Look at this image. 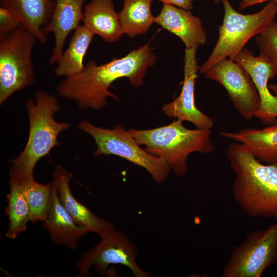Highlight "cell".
Listing matches in <instances>:
<instances>
[{
	"instance_id": "obj_19",
	"label": "cell",
	"mask_w": 277,
	"mask_h": 277,
	"mask_svg": "<svg viewBox=\"0 0 277 277\" xmlns=\"http://www.w3.org/2000/svg\"><path fill=\"white\" fill-rule=\"evenodd\" d=\"M220 135L243 144L261 162L277 164V124L261 129L245 128L237 132L222 131Z\"/></svg>"
},
{
	"instance_id": "obj_14",
	"label": "cell",
	"mask_w": 277,
	"mask_h": 277,
	"mask_svg": "<svg viewBox=\"0 0 277 277\" xmlns=\"http://www.w3.org/2000/svg\"><path fill=\"white\" fill-rule=\"evenodd\" d=\"M155 23L177 36L186 48H198L206 42L207 34L202 21L190 10L163 4L160 13L155 17Z\"/></svg>"
},
{
	"instance_id": "obj_23",
	"label": "cell",
	"mask_w": 277,
	"mask_h": 277,
	"mask_svg": "<svg viewBox=\"0 0 277 277\" xmlns=\"http://www.w3.org/2000/svg\"><path fill=\"white\" fill-rule=\"evenodd\" d=\"M19 183H22L23 194L30 209V222H45L47 217L53 182L43 184L32 176Z\"/></svg>"
},
{
	"instance_id": "obj_20",
	"label": "cell",
	"mask_w": 277,
	"mask_h": 277,
	"mask_svg": "<svg viewBox=\"0 0 277 277\" xmlns=\"http://www.w3.org/2000/svg\"><path fill=\"white\" fill-rule=\"evenodd\" d=\"M94 34L84 25L75 30L67 49L57 61L54 73L57 77L77 74L84 69L83 60Z\"/></svg>"
},
{
	"instance_id": "obj_1",
	"label": "cell",
	"mask_w": 277,
	"mask_h": 277,
	"mask_svg": "<svg viewBox=\"0 0 277 277\" xmlns=\"http://www.w3.org/2000/svg\"><path fill=\"white\" fill-rule=\"evenodd\" d=\"M149 43L131 51L121 58L100 65L90 60L80 73L65 77L56 87L58 95L76 102L78 109L98 110L107 104V98L118 100L109 90L112 83L127 78L134 87L143 85L147 70L155 63Z\"/></svg>"
},
{
	"instance_id": "obj_17",
	"label": "cell",
	"mask_w": 277,
	"mask_h": 277,
	"mask_svg": "<svg viewBox=\"0 0 277 277\" xmlns=\"http://www.w3.org/2000/svg\"><path fill=\"white\" fill-rule=\"evenodd\" d=\"M56 0H1V6L13 12L20 21V26L33 34L42 43L46 37L43 29L50 22Z\"/></svg>"
},
{
	"instance_id": "obj_18",
	"label": "cell",
	"mask_w": 277,
	"mask_h": 277,
	"mask_svg": "<svg viewBox=\"0 0 277 277\" xmlns=\"http://www.w3.org/2000/svg\"><path fill=\"white\" fill-rule=\"evenodd\" d=\"M83 25L104 41L113 43L123 35L112 0H91L84 6Z\"/></svg>"
},
{
	"instance_id": "obj_15",
	"label": "cell",
	"mask_w": 277,
	"mask_h": 277,
	"mask_svg": "<svg viewBox=\"0 0 277 277\" xmlns=\"http://www.w3.org/2000/svg\"><path fill=\"white\" fill-rule=\"evenodd\" d=\"M52 182L47 217L43 222V226L49 232L53 243L75 250L80 239L89 232L78 225L63 206L58 197L56 183L54 180Z\"/></svg>"
},
{
	"instance_id": "obj_7",
	"label": "cell",
	"mask_w": 277,
	"mask_h": 277,
	"mask_svg": "<svg viewBox=\"0 0 277 277\" xmlns=\"http://www.w3.org/2000/svg\"><path fill=\"white\" fill-rule=\"evenodd\" d=\"M77 127L91 135L97 149L95 156L114 155L144 168L157 184L165 182L171 171L166 162L148 153L123 126L113 129L96 126L87 121L80 122Z\"/></svg>"
},
{
	"instance_id": "obj_11",
	"label": "cell",
	"mask_w": 277,
	"mask_h": 277,
	"mask_svg": "<svg viewBox=\"0 0 277 277\" xmlns=\"http://www.w3.org/2000/svg\"><path fill=\"white\" fill-rule=\"evenodd\" d=\"M197 47L186 48L184 58V80L181 91L173 101L164 104L162 111L168 117L187 121L197 128L211 129L213 118L201 111L195 101V86L200 67L196 57Z\"/></svg>"
},
{
	"instance_id": "obj_9",
	"label": "cell",
	"mask_w": 277,
	"mask_h": 277,
	"mask_svg": "<svg viewBox=\"0 0 277 277\" xmlns=\"http://www.w3.org/2000/svg\"><path fill=\"white\" fill-rule=\"evenodd\" d=\"M138 252L128 237L115 228L101 238L93 248L85 251L76 263L77 276H90L94 267L100 274L104 275L108 267L120 264L128 267L135 277H149L150 273L142 269L137 264Z\"/></svg>"
},
{
	"instance_id": "obj_28",
	"label": "cell",
	"mask_w": 277,
	"mask_h": 277,
	"mask_svg": "<svg viewBox=\"0 0 277 277\" xmlns=\"http://www.w3.org/2000/svg\"><path fill=\"white\" fill-rule=\"evenodd\" d=\"M269 88L272 93L277 96V83H271L269 85Z\"/></svg>"
},
{
	"instance_id": "obj_25",
	"label": "cell",
	"mask_w": 277,
	"mask_h": 277,
	"mask_svg": "<svg viewBox=\"0 0 277 277\" xmlns=\"http://www.w3.org/2000/svg\"><path fill=\"white\" fill-rule=\"evenodd\" d=\"M21 25L18 17L11 11L0 7V34L12 31Z\"/></svg>"
},
{
	"instance_id": "obj_29",
	"label": "cell",
	"mask_w": 277,
	"mask_h": 277,
	"mask_svg": "<svg viewBox=\"0 0 277 277\" xmlns=\"http://www.w3.org/2000/svg\"><path fill=\"white\" fill-rule=\"evenodd\" d=\"M216 3L222 2L223 0H213Z\"/></svg>"
},
{
	"instance_id": "obj_2",
	"label": "cell",
	"mask_w": 277,
	"mask_h": 277,
	"mask_svg": "<svg viewBox=\"0 0 277 277\" xmlns=\"http://www.w3.org/2000/svg\"><path fill=\"white\" fill-rule=\"evenodd\" d=\"M226 155L235 174L232 191L240 207L252 218L277 220V164L261 162L236 142L228 145Z\"/></svg>"
},
{
	"instance_id": "obj_10",
	"label": "cell",
	"mask_w": 277,
	"mask_h": 277,
	"mask_svg": "<svg viewBox=\"0 0 277 277\" xmlns=\"http://www.w3.org/2000/svg\"><path fill=\"white\" fill-rule=\"evenodd\" d=\"M204 75L224 88L242 118L249 120L255 116L260 107L259 94L251 77L241 65L225 58L210 68Z\"/></svg>"
},
{
	"instance_id": "obj_24",
	"label": "cell",
	"mask_w": 277,
	"mask_h": 277,
	"mask_svg": "<svg viewBox=\"0 0 277 277\" xmlns=\"http://www.w3.org/2000/svg\"><path fill=\"white\" fill-rule=\"evenodd\" d=\"M260 54L266 57L277 71V21H273L255 39Z\"/></svg>"
},
{
	"instance_id": "obj_22",
	"label": "cell",
	"mask_w": 277,
	"mask_h": 277,
	"mask_svg": "<svg viewBox=\"0 0 277 277\" xmlns=\"http://www.w3.org/2000/svg\"><path fill=\"white\" fill-rule=\"evenodd\" d=\"M10 192L7 196V206L5 209L9 224L6 236L15 239L26 231L30 221V212L24 195L21 183L9 180Z\"/></svg>"
},
{
	"instance_id": "obj_21",
	"label": "cell",
	"mask_w": 277,
	"mask_h": 277,
	"mask_svg": "<svg viewBox=\"0 0 277 277\" xmlns=\"http://www.w3.org/2000/svg\"><path fill=\"white\" fill-rule=\"evenodd\" d=\"M153 0H123V7L118 13L123 34L130 38L146 34L155 17L151 11Z\"/></svg>"
},
{
	"instance_id": "obj_13",
	"label": "cell",
	"mask_w": 277,
	"mask_h": 277,
	"mask_svg": "<svg viewBox=\"0 0 277 277\" xmlns=\"http://www.w3.org/2000/svg\"><path fill=\"white\" fill-rule=\"evenodd\" d=\"M71 174L58 166L53 173L57 194L63 206L80 226L102 238L115 228L113 223L94 214L73 195L69 186Z\"/></svg>"
},
{
	"instance_id": "obj_6",
	"label": "cell",
	"mask_w": 277,
	"mask_h": 277,
	"mask_svg": "<svg viewBox=\"0 0 277 277\" xmlns=\"http://www.w3.org/2000/svg\"><path fill=\"white\" fill-rule=\"evenodd\" d=\"M36 37L19 26L0 34V104L35 81L32 52Z\"/></svg>"
},
{
	"instance_id": "obj_12",
	"label": "cell",
	"mask_w": 277,
	"mask_h": 277,
	"mask_svg": "<svg viewBox=\"0 0 277 277\" xmlns=\"http://www.w3.org/2000/svg\"><path fill=\"white\" fill-rule=\"evenodd\" d=\"M249 74L260 98V107L255 114L265 125L277 124V96L269 88V81L277 75L273 65L264 56H254L248 49H243L234 60Z\"/></svg>"
},
{
	"instance_id": "obj_16",
	"label": "cell",
	"mask_w": 277,
	"mask_h": 277,
	"mask_svg": "<svg viewBox=\"0 0 277 277\" xmlns=\"http://www.w3.org/2000/svg\"><path fill=\"white\" fill-rule=\"evenodd\" d=\"M84 0H56L54 10L50 22L43 29L44 35L52 33L54 46L49 62H57L63 52L65 41L72 30H75L83 22Z\"/></svg>"
},
{
	"instance_id": "obj_3",
	"label": "cell",
	"mask_w": 277,
	"mask_h": 277,
	"mask_svg": "<svg viewBox=\"0 0 277 277\" xmlns=\"http://www.w3.org/2000/svg\"><path fill=\"white\" fill-rule=\"evenodd\" d=\"M35 100L25 102L29 122L28 140L21 154L11 161L10 180L17 182L33 176L38 162L60 145L59 134L70 127L68 123L58 122L54 117L60 109L56 96L40 90L36 93Z\"/></svg>"
},
{
	"instance_id": "obj_26",
	"label": "cell",
	"mask_w": 277,
	"mask_h": 277,
	"mask_svg": "<svg viewBox=\"0 0 277 277\" xmlns=\"http://www.w3.org/2000/svg\"><path fill=\"white\" fill-rule=\"evenodd\" d=\"M163 4L172 5L179 8L191 10L193 8V2L195 0H157Z\"/></svg>"
},
{
	"instance_id": "obj_5",
	"label": "cell",
	"mask_w": 277,
	"mask_h": 277,
	"mask_svg": "<svg viewBox=\"0 0 277 277\" xmlns=\"http://www.w3.org/2000/svg\"><path fill=\"white\" fill-rule=\"evenodd\" d=\"M224 17L218 27L216 44L207 60L200 67L204 74L220 61L229 58L234 60L253 37L263 32L275 20L277 6L268 2L261 10L252 14H244L237 11L229 0H223Z\"/></svg>"
},
{
	"instance_id": "obj_27",
	"label": "cell",
	"mask_w": 277,
	"mask_h": 277,
	"mask_svg": "<svg viewBox=\"0 0 277 277\" xmlns=\"http://www.w3.org/2000/svg\"><path fill=\"white\" fill-rule=\"evenodd\" d=\"M265 2H273L277 6V0H240L239 7L241 10Z\"/></svg>"
},
{
	"instance_id": "obj_4",
	"label": "cell",
	"mask_w": 277,
	"mask_h": 277,
	"mask_svg": "<svg viewBox=\"0 0 277 277\" xmlns=\"http://www.w3.org/2000/svg\"><path fill=\"white\" fill-rule=\"evenodd\" d=\"M183 121L176 119L171 123L155 128L128 131L149 154L161 159L177 176L188 172L187 160L193 152L212 153L215 146L211 139V129H189Z\"/></svg>"
},
{
	"instance_id": "obj_8",
	"label": "cell",
	"mask_w": 277,
	"mask_h": 277,
	"mask_svg": "<svg viewBox=\"0 0 277 277\" xmlns=\"http://www.w3.org/2000/svg\"><path fill=\"white\" fill-rule=\"evenodd\" d=\"M277 261V223L249 233L235 246L222 277H260Z\"/></svg>"
}]
</instances>
